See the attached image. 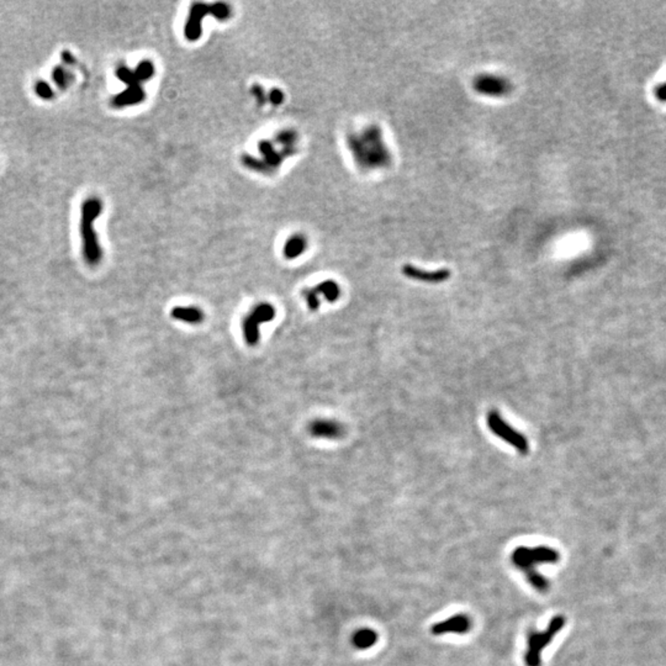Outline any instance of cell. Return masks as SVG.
Segmentation results:
<instances>
[{"label":"cell","mask_w":666,"mask_h":666,"mask_svg":"<svg viewBox=\"0 0 666 666\" xmlns=\"http://www.w3.org/2000/svg\"><path fill=\"white\" fill-rule=\"evenodd\" d=\"M118 80L126 84V89L111 99V105L116 109L134 107L145 102L146 91H143V83L150 82L156 74V66L150 60H143L136 66L135 69L119 66L115 71Z\"/></svg>","instance_id":"obj_1"},{"label":"cell","mask_w":666,"mask_h":666,"mask_svg":"<svg viewBox=\"0 0 666 666\" xmlns=\"http://www.w3.org/2000/svg\"><path fill=\"white\" fill-rule=\"evenodd\" d=\"M560 559L558 550L548 547L527 548L520 547L514 549L511 560L516 568H519L532 586L539 593H546L549 588V582L544 576L536 570L537 565L555 564Z\"/></svg>","instance_id":"obj_2"},{"label":"cell","mask_w":666,"mask_h":666,"mask_svg":"<svg viewBox=\"0 0 666 666\" xmlns=\"http://www.w3.org/2000/svg\"><path fill=\"white\" fill-rule=\"evenodd\" d=\"M102 213V201L96 197L88 198L82 206L80 235L83 246V257L88 266L96 267L102 263V249L94 230V222Z\"/></svg>","instance_id":"obj_3"},{"label":"cell","mask_w":666,"mask_h":666,"mask_svg":"<svg viewBox=\"0 0 666 666\" xmlns=\"http://www.w3.org/2000/svg\"><path fill=\"white\" fill-rule=\"evenodd\" d=\"M278 142L282 145L280 148H278L277 142L274 140H262L258 142L260 159L251 154H243L241 159L243 165L260 174H271L277 172L285 159L298 153V146H288L280 141Z\"/></svg>","instance_id":"obj_4"},{"label":"cell","mask_w":666,"mask_h":666,"mask_svg":"<svg viewBox=\"0 0 666 666\" xmlns=\"http://www.w3.org/2000/svg\"><path fill=\"white\" fill-rule=\"evenodd\" d=\"M213 17L219 21H227L232 17V8L227 3H194L184 25V37L189 42H197L203 35V19Z\"/></svg>","instance_id":"obj_5"},{"label":"cell","mask_w":666,"mask_h":666,"mask_svg":"<svg viewBox=\"0 0 666 666\" xmlns=\"http://www.w3.org/2000/svg\"><path fill=\"white\" fill-rule=\"evenodd\" d=\"M565 626L564 615H555L552 618L544 632H531L528 634V648L525 655L527 666H541L542 651L547 648L554 637Z\"/></svg>","instance_id":"obj_6"},{"label":"cell","mask_w":666,"mask_h":666,"mask_svg":"<svg viewBox=\"0 0 666 666\" xmlns=\"http://www.w3.org/2000/svg\"><path fill=\"white\" fill-rule=\"evenodd\" d=\"M487 426L497 437L506 440L511 446H514L517 451H520L523 454L528 452L530 446H528V440H525V435H521L520 432H517L516 429H512L500 416V413H497L496 410H492L487 413Z\"/></svg>","instance_id":"obj_7"},{"label":"cell","mask_w":666,"mask_h":666,"mask_svg":"<svg viewBox=\"0 0 666 666\" xmlns=\"http://www.w3.org/2000/svg\"><path fill=\"white\" fill-rule=\"evenodd\" d=\"M312 437L325 440H339L345 435V427L332 420H315L309 426Z\"/></svg>","instance_id":"obj_8"},{"label":"cell","mask_w":666,"mask_h":666,"mask_svg":"<svg viewBox=\"0 0 666 666\" xmlns=\"http://www.w3.org/2000/svg\"><path fill=\"white\" fill-rule=\"evenodd\" d=\"M471 628V620L467 615H453L446 621L438 622L432 627V633L435 636H442L448 633L456 634H465Z\"/></svg>","instance_id":"obj_9"},{"label":"cell","mask_w":666,"mask_h":666,"mask_svg":"<svg viewBox=\"0 0 666 666\" xmlns=\"http://www.w3.org/2000/svg\"><path fill=\"white\" fill-rule=\"evenodd\" d=\"M402 273L410 279L420 280L426 282H446L451 277V271L448 269H440V271H426L418 269L416 267L407 266L402 267Z\"/></svg>","instance_id":"obj_10"},{"label":"cell","mask_w":666,"mask_h":666,"mask_svg":"<svg viewBox=\"0 0 666 666\" xmlns=\"http://www.w3.org/2000/svg\"><path fill=\"white\" fill-rule=\"evenodd\" d=\"M307 249V238L301 233H295L284 243L282 255L289 260L299 258L301 254Z\"/></svg>","instance_id":"obj_11"},{"label":"cell","mask_w":666,"mask_h":666,"mask_svg":"<svg viewBox=\"0 0 666 666\" xmlns=\"http://www.w3.org/2000/svg\"><path fill=\"white\" fill-rule=\"evenodd\" d=\"M172 317L178 321L192 323V325H199L204 321L205 315L203 310L194 306H177L172 310Z\"/></svg>","instance_id":"obj_12"},{"label":"cell","mask_w":666,"mask_h":666,"mask_svg":"<svg viewBox=\"0 0 666 666\" xmlns=\"http://www.w3.org/2000/svg\"><path fill=\"white\" fill-rule=\"evenodd\" d=\"M260 325L262 323L258 320H255L251 314L244 317L242 323L243 337H244V341H246L247 345L253 347L260 342Z\"/></svg>","instance_id":"obj_13"},{"label":"cell","mask_w":666,"mask_h":666,"mask_svg":"<svg viewBox=\"0 0 666 666\" xmlns=\"http://www.w3.org/2000/svg\"><path fill=\"white\" fill-rule=\"evenodd\" d=\"M315 290L318 295H322L330 303L337 301L341 296V288L339 284L333 280H326L317 284Z\"/></svg>","instance_id":"obj_14"},{"label":"cell","mask_w":666,"mask_h":666,"mask_svg":"<svg viewBox=\"0 0 666 666\" xmlns=\"http://www.w3.org/2000/svg\"><path fill=\"white\" fill-rule=\"evenodd\" d=\"M378 640V634L373 629H361L354 634L353 644L359 649L372 648Z\"/></svg>","instance_id":"obj_15"},{"label":"cell","mask_w":666,"mask_h":666,"mask_svg":"<svg viewBox=\"0 0 666 666\" xmlns=\"http://www.w3.org/2000/svg\"><path fill=\"white\" fill-rule=\"evenodd\" d=\"M252 316L258 320L260 323L271 322L276 318V309L271 304L268 303H260L258 305L253 307V310L249 312Z\"/></svg>","instance_id":"obj_16"},{"label":"cell","mask_w":666,"mask_h":666,"mask_svg":"<svg viewBox=\"0 0 666 666\" xmlns=\"http://www.w3.org/2000/svg\"><path fill=\"white\" fill-rule=\"evenodd\" d=\"M52 78L61 91H66L73 80V74L62 66H56L52 72Z\"/></svg>","instance_id":"obj_17"},{"label":"cell","mask_w":666,"mask_h":666,"mask_svg":"<svg viewBox=\"0 0 666 666\" xmlns=\"http://www.w3.org/2000/svg\"><path fill=\"white\" fill-rule=\"evenodd\" d=\"M35 93L44 100H51L52 98L55 96V91L52 89L51 85L48 84L45 80H40V82L36 83Z\"/></svg>","instance_id":"obj_18"},{"label":"cell","mask_w":666,"mask_h":666,"mask_svg":"<svg viewBox=\"0 0 666 666\" xmlns=\"http://www.w3.org/2000/svg\"><path fill=\"white\" fill-rule=\"evenodd\" d=\"M303 294H304V298H305L306 303H307V306L310 307V310H318V307H320V299H318V294L316 293L315 288L306 289Z\"/></svg>","instance_id":"obj_19"},{"label":"cell","mask_w":666,"mask_h":666,"mask_svg":"<svg viewBox=\"0 0 666 666\" xmlns=\"http://www.w3.org/2000/svg\"><path fill=\"white\" fill-rule=\"evenodd\" d=\"M267 96H268V102L273 104V105H276V107L282 104L284 98H285L284 93H282V91H280L279 88H273V89L267 94Z\"/></svg>","instance_id":"obj_20"},{"label":"cell","mask_w":666,"mask_h":666,"mask_svg":"<svg viewBox=\"0 0 666 666\" xmlns=\"http://www.w3.org/2000/svg\"><path fill=\"white\" fill-rule=\"evenodd\" d=\"M251 93L253 94L255 100L258 102L260 105H263L268 102V96H267V91H264L263 87H260V84H254L251 89Z\"/></svg>","instance_id":"obj_21"},{"label":"cell","mask_w":666,"mask_h":666,"mask_svg":"<svg viewBox=\"0 0 666 666\" xmlns=\"http://www.w3.org/2000/svg\"><path fill=\"white\" fill-rule=\"evenodd\" d=\"M654 96L659 102H666V82L655 87Z\"/></svg>","instance_id":"obj_22"},{"label":"cell","mask_w":666,"mask_h":666,"mask_svg":"<svg viewBox=\"0 0 666 666\" xmlns=\"http://www.w3.org/2000/svg\"><path fill=\"white\" fill-rule=\"evenodd\" d=\"M62 60L63 62L66 63V64H69V66H72V64L75 63V57L69 51L62 52Z\"/></svg>","instance_id":"obj_23"}]
</instances>
